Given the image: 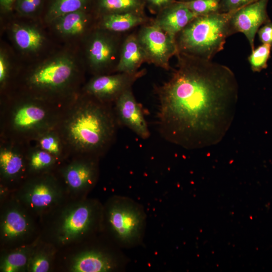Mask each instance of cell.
Masks as SVG:
<instances>
[{
    "label": "cell",
    "mask_w": 272,
    "mask_h": 272,
    "mask_svg": "<svg viewBox=\"0 0 272 272\" xmlns=\"http://www.w3.org/2000/svg\"><path fill=\"white\" fill-rule=\"evenodd\" d=\"M177 67L158 89V124L167 141L187 149L219 143L233 121L238 85L233 71L178 53Z\"/></svg>",
    "instance_id": "1"
},
{
    "label": "cell",
    "mask_w": 272,
    "mask_h": 272,
    "mask_svg": "<svg viewBox=\"0 0 272 272\" xmlns=\"http://www.w3.org/2000/svg\"><path fill=\"white\" fill-rule=\"evenodd\" d=\"M103 207L95 199L67 198L39 218V239L58 252L88 240L103 229Z\"/></svg>",
    "instance_id": "2"
},
{
    "label": "cell",
    "mask_w": 272,
    "mask_h": 272,
    "mask_svg": "<svg viewBox=\"0 0 272 272\" xmlns=\"http://www.w3.org/2000/svg\"><path fill=\"white\" fill-rule=\"evenodd\" d=\"M236 11L195 18L176 37L178 52L212 60L232 34L230 20Z\"/></svg>",
    "instance_id": "3"
},
{
    "label": "cell",
    "mask_w": 272,
    "mask_h": 272,
    "mask_svg": "<svg viewBox=\"0 0 272 272\" xmlns=\"http://www.w3.org/2000/svg\"><path fill=\"white\" fill-rule=\"evenodd\" d=\"M112 113L105 106L88 101L79 108L69 121L67 131L74 145L80 150L96 152L107 147L115 133Z\"/></svg>",
    "instance_id": "4"
},
{
    "label": "cell",
    "mask_w": 272,
    "mask_h": 272,
    "mask_svg": "<svg viewBox=\"0 0 272 272\" xmlns=\"http://www.w3.org/2000/svg\"><path fill=\"white\" fill-rule=\"evenodd\" d=\"M1 249L31 243L40 234L39 219L31 214L13 192L1 195Z\"/></svg>",
    "instance_id": "5"
},
{
    "label": "cell",
    "mask_w": 272,
    "mask_h": 272,
    "mask_svg": "<svg viewBox=\"0 0 272 272\" xmlns=\"http://www.w3.org/2000/svg\"><path fill=\"white\" fill-rule=\"evenodd\" d=\"M145 221L143 210L127 198L115 196L103 207L102 227L122 245L132 246L140 241Z\"/></svg>",
    "instance_id": "6"
},
{
    "label": "cell",
    "mask_w": 272,
    "mask_h": 272,
    "mask_svg": "<svg viewBox=\"0 0 272 272\" xmlns=\"http://www.w3.org/2000/svg\"><path fill=\"white\" fill-rule=\"evenodd\" d=\"M13 193L22 205L39 219L69 198L63 185L47 176L30 180Z\"/></svg>",
    "instance_id": "7"
},
{
    "label": "cell",
    "mask_w": 272,
    "mask_h": 272,
    "mask_svg": "<svg viewBox=\"0 0 272 272\" xmlns=\"http://www.w3.org/2000/svg\"><path fill=\"white\" fill-rule=\"evenodd\" d=\"M76 70V62L72 56L66 54L56 55L35 67L30 74L29 83L39 90H57L71 81Z\"/></svg>",
    "instance_id": "8"
},
{
    "label": "cell",
    "mask_w": 272,
    "mask_h": 272,
    "mask_svg": "<svg viewBox=\"0 0 272 272\" xmlns=\"http://www.w3.org/2000/svg\"><path fill=\"white\" fill-rule=\"evenodd\" d=\"M65 250L63 267L70 272H108L115 270L118 261L111 252L78 244ZM62 251H64L62 250Z\"/></svg>",
    "instance_id": "9"
},
{
    "label": "cell",
    "mask_w": 272,
    "mask_h": 272,
    "mask_svg": "<svg viewBox=\"0 0 272 272\" xmlns=\"http://www.w3.org/2000/svg\"><path fill=\"white\" fill-rule=\"evenodd\" d=\"M137 35L145 53L147 62L168 70L170 58L178 53L176 38L152 23L144 25Z\"/></svg>",
    "instance_id": "10"
},
{
    "label": "cell",
    "mask_w": 272,
    "mask_h": 272,
    "mask_svg": "<svg viewBox=\"0 0 272 272\" xmlns=\"http://www.w3.org/2000/svg\"><path fill=\"white\" fill-rule=\"evenodd\" d=\"M112 33L98 28L88 40L86 46L87 59L95 72H102L118 62L121 44L119 45Z\"/></svg>",
    "instance_id": "11"
},
{
    "label": "cell",
    "mask_w": 272,
    "mask_h": 272,
    "mask_svg": "<svg viewBox=\"0 0 272 272\" xmlns=\"http://www.w3.org/2000/svg\"><path fill=\"white\" fill-rule=\"evenodd\" d=\"M146 72L143 69L133 73H118L111 75L97 76L89 82L86 90L101 102L115 101Z\"/></svg>",
    "instance_id": "12"
},
{
    "label": "cell",
    "mask_w": 272,
    "mask_h": 272,
    "mask_svg": "<svg viewBox=\"0 0 272 272\" xmlns=\"http://www.w3.org/2000/svg\"><path fill=\"white\" fill-rule=\"evenodd\" d=\"M269 0H257L237 10L230 20L232 33L240 32L246 37L251 50L260 27L270 21L267 12Z\"/></svg>",
    "instance_id": "13"
},
{
    "label": "cell",
    "mask_w": 272,
    "mask_h": 272,
    "mask_svg": "<svg viewBox=\"0 0 272 272\" xmlns=\"http://www.w3.org/2000/svg\"><path fill=\"white\" fill-rule=\"evenodd\" d=\"M97 170L92 161L76 162L67 166L63 172V186L69 198L86 197L95 185Z\"/></svg>",
    "instance_id": "14"
},
{
    "label": "cell",
    "mask_w": 272,
    "mask_h": 272,
    "mask_svg": "<svg viewBox=\"0 0 272 272\" xmlns=\"http://www.w3.org/2000/svg\"><path fill=\"white\" fill-rule=\"evenodd\" d=\"M116 111L120 123L127 127L139 137L147 139L150 131L142 108L135 100L131 88L125 91L116 99Z\"/></svg>",
    "instance_id": "15"
},
{
    "label": "cell",
    "mask_w": 272,
    "mask_h": 272,
    "mask_svg": "<svg viewBox=\"0 0 272 272\" xmlns=\"http://www.w3.org/2000/svg\"><path fill=\"white\" fill-rule=\"evenodd\" d=\"M197 16L182 2H175L158 13L152 23L176 38V36Z\"/></svg>",
    "instance_id": "16"
},
{
    "label": "cell",
    "mask_w": 272,
    "mask_h": 272,
    "mask_svg": "<svg viewBox=\"0 0 272 272\" xmlns=\"http://www.w3.org/2000/svg\"><path fill=\"white\" fill-rule=\"evenodd\" d=\"M145 53L137 34L128 35L121 45L118 62L115 70L118 73H133L147 62Z\"/></svg>",
    "instance_id": "17"
},
{
    "label": "cell",
    "mask_w": 272,
    "mask_h": 272,
    "mask_svg": "<svg viewBox=\"0 0 272 272\" xmlns=\"http://www.w3.org/2000/svg\"><path fill=\"white\" fill-rule=\"evenodd\" d=\"M147 18L143 13H125L101 16L98 28L113 33L124 32L144 24Z\"/></svg>",
    "instance_id": "18"
},
{
    "label": "cell",
    "mask_w": 272,
    "mask_h": 272,
    "mask_svg": "<svg viewBox=\"0 0 272 272\" xmlns=\"http://www.w3.org/2000/svg\"><path fill=\"white\" fill-rule=\"evenodd\" d=\"M12 38L17 47L26 53H34L43 46L45 38L41 32L35 27L14 24L11 29Z\"/></svg>",
    "instance_id": "19"
},
{
    "label": "cell",
    "mask_w": 272,
    "mask_h": 272,
    "mask_svg": "<svg viewBox=\"0 0 272 272\" xmlns=\"http://www.w3.org/2000/svg\"><path fill=\"white\" fill-rule=\"evenodd\" d=\"M37 240L25 245L1 249L0 271H27L29 258Z\"/></svg>",
    "instance_id": "20"
},
{
    "label": "cell",
    "mask_w": 272,
    "mask_h": 272,
    "mask_svg": "<svg viewBox=\"0 0 272 272\" xmlns=\"http://www.w3.org/2000/svg\"><path fill=\"white\" fill-rule=\"evenodd\" d=\"M57 250L38 238L29 258L27 272L50 271L56 258Z\"/></svg>",
    "instance_id": "21"
},
{
    "label": "cell",
    "mask_w": 272,
    "mask_h": 272,
    "mask_svg": "<svg viewBox=\"0 0 272 272\" xmlns=\"http://www.w3.org/2000/svg\"><path fill=\"white\" fill-rule=\"evenodd\" d=\"M88 23V16L86 10L63 15L52 23L55 30L65 36H76L82 34Z\"/></svg>",
    "instance_id": "22"
},
{
    "label": "cell",
    "mask_w": 272,
    "mask_h": 272,
    "mask_svg": "<svg viewBox=\"0 0 272 272\" xmlns=\"http://www.w3.org/2000/svg\"><path fill=\"white\" fill-rule=\"evenodd\" d=\"M146 0H97V10L101 16L112 14L143 13Z\"/></svg>",
    "instance_id": "23"
},
{
    "label": "cell",
    "mask_w": 272,
    "mask_h": 272,
    "mask_svg": "<svg viewBox=\"0 0 272 272\" xmlns=\"http://www.w3.org/2000/svg\"><path fill=\"white\" fill-rule=\"evenodd\" d=\"M0 167L3 177L8 181L13 182L23 172V160L13 151L4 150L0 154Z\"/></svg>",
    "instance_id": "24"
},
{
    "label": "cell",
    "mask_w": 272,
    "mask_h": 272,
    "mask_svg": "<svg viewBox=\"0 0 272 272\" xmlns=\"http://www.w3.org/2000/svg\"><path fill=\"white\" fill-rule=\"evenodd\" d=\"M90 0H51L45 20L51 23L59 17L73 12L86 10Z\"/></svg>",
    "instance_id": "25"
},
{
    "label": "cell",
    "mask_w": 272,
    "mask_h": 272,
    "mask_svg": "<svg viewBox=\"0 0 272 272\" xmlns=\"http://www.w3.org/2000/svg\"><path fill=\"white\" fill-rule=\"evenodd\" d=\"M45 116V112L41 108L34 105H27L16 111L14 123L18 128H26L39 123Z\"/></svg>",
    "instance_id": "26"
},
{
    "label": "cell",
    "mask_w": 272,
    "mask_h": 272,
    "mask_svg": "<svg viewBox=\"0 0 272 272\" xmlns=\"http://www.w3.org/2000/svg\"><path fill=\"white\" fill-rule=\"evenodd\" d=\"M271 47L270 44L262 43L252 50L248 57V61L252 71L259 72L266 67Z\"/></svg>",
    "instance_id": "27"
},
{
    "label": "cell",
    "mask_w": 272,
    "mask_h": 272,
    "mask_svg": "<svg viewBox=\"0 0 272 272\" xmlns=\"http://www.w3.org/2000/svg\"><path fill=\"white\" fill-rule=\"evenodd\" d=\"M221 0H192L182 2L198 16L220 12Z\"/></svg>",
    "instance_id": "28"
},
{
    "label": "cell",
    "mask_w": 272,
    "mask_h": 272,
    "mask_svg": "<svg viewBox=\"0 0 272 272\" xmlns=\"http://www.w3.org/2000/svg\"><path fill=\"white\" fill-rule=\"evenodd\" d=\"M51 154L44 150L34 153L30 158V169L33 171L39 172L50 167L54 162Z\"/></svg>",
    "instance_id": "29"
},
{
    "label": "cell",
    "mask_w": 272,
    "mask_h": 272,
    "mask_svg": "<svg viewBox=\"0 0 272 272\" xmlns=\"http://www.w3.org/2000/svg\"><path fill=\"white\" fill-rule=\"evenodd\" d=\"M42 3L43 0H16L15 6L20 15L31 16L38 11Z\"/></svg>",
    "instance_id": "30"
},
{
    "label": "cell",
    "mask_w": 272,
    "mask_h": 272,
    "mask_svg": "<svg viewBox=\"0 0 272 272\" xmlns=\"http://www.w3.org/2000/svg\"><path fill=\"white\" fill-rule=\"evenodd\" d=\"M257 0H221L220 12L236 11Z\"/></svg>",
    "instance_id": "31"
},
{
    "label": "cell",
    "mask_w": 272,
    "mask_h": 272,
    "mask_svg": "<svg viewBox=\"0 0 272 272\" xmlns=\"http://www.w3.org/2000/svg\"><path fill=\"white\" fill-rule=\"evenodd\" d=\"M40 145L43 150L51 154L56 155L59 151L58 142L53 136L43 137L40 141Z\"/></svg>",
    "instance_id": "32"
},
{
    "label": "cell",
    "mask_w": 272,
    "mask_h": 272,
    "mask_svg": "<svg viewBox=\"0 0 272 272\" xmlns=\"http://www.w3.org/2000/svg\"><path fill=\"white\" fill-rule=\"evenodd\" d=\"M259 38L262 43L272 46V23L269 21L264 24L257 32Z\"/></svg>",
    "instance_id": "33"
},
{
    "label": "cell",
    "mask_w": 272,
    "mask_h": 272,
    "mask_svg": "<svg viewBox=\"0 0 272 272\" xmlns=\"http://www.w3.org/2000/svg\"><path fill=\"white\" fill-rule=\"evenodd\" d=\"M9 61L7 55L2 50L0 52V82L3 84L8 78L9 71Z\"/></svg>",
    "instance_id": "34"
},
{
    "label": "cell",
    "mask_w": 272,
    "mask_h": 272,
    "mask_svg": "<svg viewBox=\"0 0 272 272\" xmlns=\"http://www.w3.org/2000/svg\"><path fill=\"white\" fill-rule=\"evenodd\" d=\"M175 2V0H146L151 11L157 13Z\"/></svg>",
    "instance_id": "35"
},
{
    "label": "cell",
    "mask_w": 272,
    "mask_h": 272,
    "mask_svg": "<svg viewBox=\"0 0 272 272\" xmlns=\"http://www.w3.org/2000/svg\"><path fill=\"white\" fill-rule=\"evenodd\" d=\"M16 0H0V5L2 10L6 12H10L12 10Z\"/></svg>",
    "instance_id": "36"
},
{
    "label": "cell",
    "mask_w": 272,
    "mask_h": 272,
    "mask_svg": "<svg viewBox=\"0 0 272 272\" xmlns=\"http://www.w3.org/2000/svg\"><path fill=\"white\" fill-rule=\"evenodd\" d=\"M192 1V0H180V1H181V2H188V1Z\"/></svg>",
    "instance_id": "37"
}]
</instances>
